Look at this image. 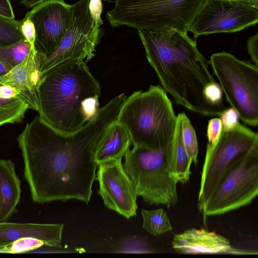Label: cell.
Segmentation results:
<instances>
[{"mask_svg": "<svg viewBox=\"0 0 258 258\" xmlns=\"http://www.w3.org/2000/svg\"><path fill=\"white\" fill-rule=\"evenodd\" d=\"M126 97L125 94L116 96L70 134L55 130L39 115L26 124L17 142L24 165V178L33 202H90L98 166L94 159L96 146L117 119Z\"/></svg>", "mask_w": 258, "mask_h": 258, "instance_id": "6da1fadb", "label": "cell"}, {"mask_svg": "<svg viewBox=\"0 0 258 258\" xmlns=\"http://www.w3.org/2000/svg\"><path fill=\"white\" fill-rule=\"evenodd\" d=\"M138 31L149 63L174 102L203 115L220 116L223 111L204 96L205 88L216 81L209 61L197 48V38L174 29Z\"/></svg>", "mask_w": 258, "mask_h": 258, "instance_id": "7a4b0ae2", "label": "cell"}, {"mask_svg": "<svg viewBox=\"0 0 258 258\" xmlns=\"http://www.w3.org/2000/svg\"><path fill=\"white\" fill-rule=\"evenodd\" d=\"M37 91L39 116L64 134L80 129L100 108V84L83 60L51 69L41 77Z\"/></svg>", "mask_w": 258, "mask_h": 258, "instance_id": "3957f363", "label": "cell"}, {"mask_svg": "<svg viewBox=\"0 0 258 258\" xmlns=\"http://www.w3.org/2000/svg\"><path fill=\"white\" fill-rule=\"evenodd\" d=\"M177 116L166 91L159 85L126 97L117 120L127 130L133 147L158 150L171 141Z\"/></svg>", "mask_w": 258, "mask_h": 258, "instance_id": "277c9868", "label": "cell"}, {"mask_svg": "<svg viewBox=\"0 0 258 258\" xmlns=\"http://www.w3.org/2000/svg\"><path fill=\"white\" fill-rule=\"evenodd\" d=\"M206 0H115L106 13L113 27L160 31L174 29L187 33Z\"/></svg>", "mask_w": 258, "mask_h": 258, "instance_id": "5b68a950", "label": "cell"}, {"mask_svg": "<svg viewBox=\"0 0 258 258\" xmlns=\"http://www.w3.org/2000/svg\"><path fill=\"white\" fill-rule=\"evenodd\" d=\"M170 150L171 142L158 150L133 147L124 156L123 167L133 182L137 196L148 204L170 208L178 201V182L168 167Z\"/></svg>", "mask_w": 258, "mask_h": 258, "instance_id": "8992f818", "label": "cell"}, {"mask_svg": "<svg viewBox=\"0 0 258 258\" xmlns=\"http://www.w3.org/2000/svg\"><path fill=\"white\" fill-rule=\"evenodd\" d=\"M227 101L245 123L258 124V68L230 53L217 52L209 60Z\"/></svg>", "mask_w": 258, "mask_h": 258, "instance_id": "52a82bcc", "label": "cell"}, {"mask_svg": "<svg viewBox=\"0 0 258 258\" xmlns=\"http://www.w3.org/2000/svg\"><path fill=\"white\" fill-rule=\"evenodd\" d=\"M258 194V145L230 165L201 213L204 217L220 215L245 206Z\"/></svg>", "mask_w": 258, "mask_h": 258, "instance_id": "ba28073f", "label": "cell"}, {"mask_svg": "<svg viewBox=\"0 0 258 258\" xmlns=\"http://www.w3.org/2000/svg\"><path fill=\"white\" fill-rule=\"evenodd\" d=\"M256 145L257 133L239 123L222 129L217 142L213 145L207 144L198 198L200 212L231 163Z\"/></svg>", "mask_w": 258, "mask_h": 258, "instance_id": "9c48e42d", "label": "cell"}, {"mask_svg": "<svg viewBox=\"0 0 258 258\" xmlns=\"http://www.w3.org/2000/svg\"><path fill=\"white\" fill-rule=\"evenodd\" d=\"M89 0H79L72 7L69 27L56 49L41 64V77L51 69L70 60H90L103 32L94 26L89 10Z\"/></svg>", "mask_w": 258, "mask_h": 258, "instance_id": "30bf717a", "label": "cell"}, {"mask_svg": "<svg viewBox=\"0 0 258 258\" xmlns=\"http://www.w3.org/2000/svg\"><path fill=\"white\" fill-rule=\"evenodd\" d=\"M258 9L247 0H206L189 31L200 36L233 33L256 25Z\"/></svg>", "mask_w": 258, "mask_h": 258, "instance_id": "8fae6325", "label": "cell"}, {"mask_svg": "<svg viewBox=\"0 0 258 258\" xmlns=\"http://www.w3.org/2000/svg\"><path fill=\"white\" fill-rule=\"evenodd\" d=\"M72 16V5L64 0H48L28 12L23 19L34 24L35 50L46 57L52 53L64 36Z\"/></svg>", "mask_w": 258, "mask_h": 258, "instance_id": "7c38bea8", "label": "cell"}, {"mask_svg": "<svg viewBox=\"0 0 258 258\" xmlns=\"http://www.w3.org/2000/svg\"><path fill=\"white\" fill-rule=\"evenodd\" d=\"M121 160L99 165L96 179L99 183L98 193L105 206L129 219L136 215L138 196Z\"/></svg>", "mask_w": 258, "mask_h": 258, "instance_id": "4fadbf2b", "label": "cell"}, {"mask_svg": "<svg viewBox=\"0 0 258 258\" xmlns=\"http://www.w3.org/2000/svg\"><path fill=\"white\" fill-rule=\"evenodd\" d=\"M47 57L31 48L28 55L7 74L0 75V85L16 88L30 109L39 110L37 86L41 78L40 68Z\"/></svg>", "mask_w": 258, "mask_h": 258, "instance_id": "5bb4252c", "label": "cell"}, {"mask_svg": "<svg viewBox=\"0 0 258 258\" xmlns=\"http://www.w3.org/2000/svg\"><path fill=\"white\" fill-rule=\"evenodd\" d=\"M171 243L172 248L180 253H234L228 239L203 228H191L176 234Z\"/></svg>", "mask_w": 258, "mask_h": 258, "instance_id": "9a60e30c", "label": "cell"}, {"mask_svg": "<svg viewBox=\"0 0 258 258\" xmlns=\"http://www.w3.org/2000/svg\"><path fill=\"white\" fill-rule=\"evenodd\" d=\"M62 224H39L0 222V246H8L24 237L42 241L45 245L60 247Z\"/></svg>", "mask_w": 258, "mask_h": 258, "instance_id": "2e32d148", "label": "cell"}, {"mask_svg": "<svg viewBox=\"0 0 258 258\" xmlns=\"http://www.w3.org/2000/svg\"><path fill=\"white\" fill-rule=\"evenodd\" d=\"M132 144L127 129L116 119L99 141L95 150V161L98 166L122 159L130 149Z\"/></svg>", "mask_w": 258, "mask_h": 258, "instance_id": "e0dca14e", "label": "cell"}, {"mask_svg": "<svg viewBox=\"0 0 258 258\" xmlns=\"http://www.w3.org/2000/svg\"><path fill=\"white\" fill-rule=\"evenodd\" d=\"M21 194V181L14 163L0 159V222L7 221L16 212Z\"/></svg>", "mask_w": 258, "mask_h": 258, "instance_id": "ac0fdd59", "label": "cell"}, {"mask_svg": "<svg viewBox=\"0 0 258 258\" xmlns=\"http://www.w3.org/2000/svg\"><path fill=\"white\" fill-rule=\"evenodd\" d=\"M192 162L183 144L181 115L179 113L177 116L174 133L171 142L168 163L170 175L177 182H187L189 180L191 174L190 166Z\"/></svg>", "mask_w": 258, "mask_h": 258, "instance_id": "d6986e66", "label": "cell"}, {"mask_svg": "<svg viewBox=\"0 0 258 258\" xmlns=\"http://www.w3.org/2000/svg\"><path fill=\"white\" fill-rule=\"evenodd\" d=\"M28 109L29 105L16 88L0 85V126L22 122Z\"/></svg>", "mask_w": 258, "mask_h": 258, "instance_id": "ffe728a7", "label": "cell"}, {"mask_svg": "<svg viewBox=\"0 0 258 258\" xmlns=\"http://www.w3.org/2000/svg\"><path fill=\"white\" fill-rule=\"evenodd\" d=\"M143 228L154 235H161L172 230L169 218L163 209L141 210Z\"/></svg>", "mask_w": 258, "mask_h": 258, "instance_id": "44dd1931", "label": "cell"}, {"mask_svg": "<svg viewBox=\"0 0 258 258\" xmlns=\"http://www.w3.org/2000/svg\"><path fill=\"white\" fill-rule=\"evenodd\" d=\"M31 48V45L26 40L0 46V60L10 70L28 55Z\"/></svg>", "mask_w": 258, "mask_h": 258, "instance_id": "7402d4cb", "label": "cell"}, {"mask_svg": "<svg viewBox=\"0 0 258 258\" xmlns=\"http://www.w3.org/2000/svg\"><path fill=\"white\" fill-rule=\"evenodd\" d=\"M22 20L9 19L0 15V46L26 40L22 33Z\"/></svg>", "mask_w": 258, "mask_h": 258, "instance_id": "603a6c76", "label": "cell"}, {"mask_svg": "<svg viewBox=\"0 0 258 258\" xmlns=\"http://www.w3.org/2000/svg\"><path fill=\"white\" fill-rule=\"evenodd\" d=\"M180 113L183 144L188 156L196 165L198 163L199 147L196 132L186 114L184 112Z\"/></svg>", "mask_w": 258, "mask_h": 258, "instance_id": "cb8c5ba5", "label": "cell"}, {"mask_svg": "<svg viewBox=\"0 0 258 258\" xmlns=\"http://www.w3.org/2000/svg\"><path fill=\"white\" fill-rule=\"evenodd\" d=\"M44 243L37 238L24 237L8 245L10 253H27L44 245Z\"/></svg>", "mask_w": 258, "mask_h": 258, "instance_id": "d4e9b609", "label": "cell"}, {"mask_svg": "<svg viewBox=\"0 0 258 258\" xmlns=\"http://www.w3.org/2000/svg\"><path fill=\"white\" fill-rule=\"evenodd\" d=\"M204 96L211 105L223 111L226 108L223 102V91L217 82L208 85L205 89Z\"/></svg>", "mask_w": 258, "mask_h": 258, "instance_id": "484cf974", "label": "cell"}, {"mask_svg": "<svg viewBox=\"0 0 258 258\" xmlns=\"http://www.w3.org/2000/svg\"><path fill=\"white\" fill-rule=\"evenodd\" d=\"M222 131V124L220 118H214L209 121L207 127L208 144L214 145L218 139Z\"/></svg>", "mask_w": 258, "mask_h": 258, "instance_id": "4316f807", "label": "cell"}, {"mask_svg": "<svg viewBox=\"0 0 258 258\" xmlns=\"http://www.w3.org/2000/svg\"><path fill=\"white\" fill-rule=\"evenodd\" d=\"M220 117L222 122V129L233 127L239 123L238 115L232 107L225 108Z\"/></svg>", "mask_w": 258, "mask_h": 258, "instance_id": "83f0119b", "label": "cell"}, {"mask_svg": "<svg viewBox=\"0 0 258 258\" xmlns=\"http://www.w3.org/2000/svg\"><path fill=\"white\" fill-rule=\"evenodd\" d=\"M102 0H89V10L94 26L100 27L103 24L101 18L103 11Z\"/></svg>", "mask_w": 258, "mask_h": 258, "instance_id": "f1b7e54d", "label": "cell"}, {"mask_svg": "<svg viewBox=\"0 0 258 258\" xmlns=\"http://www.w3.org/2000/svg\"><path fill=\"white\" fill-rule=\"evenodd\" d=\"M21 30L26 40L29 43L31 47L34 48L35 31L33 23L28 19L22 20Z\"/></svg>", "mask_w": 258, "mask_h": 258, "instance_id": "f546056e", "label": "cell"}, {"mask_svg": "<svg viewBox=\"0 0 258 258\" xmlns=\"http://www.w3.org/2000/svg\"><path fill=\"white\" fill-rule=\"evenodd\" d=\"M247 48L251 60L258 67V33L248 38Z\"/></svg>", "mask_w": 258, "mask_h": 258, "instance_id": "4dcf8cb0", "label": "cell"}, {"mask_svg": "<svg viewBox=\"0 0 258 258\" xmlns=\"http://www.w3.org/2000/svg\"><path fill=\"white\" fill-rule=\"evenodd\" d=\"M0 15L9 19H15L13 7L10 0H0Z\"/></svg>", "mask_w": 258, "mask_h": 258, "instance_id": "1f68e13d", "label": "cell"}, {"mask_svg": "<svg viewBox=\"0 0 258 258\" xmlns=\"http://www.w3.org/2000/svg\"><path fill=\"white\" fill-rule=\"evenodd\" d=\"M48 0H21V4L27 8H33L39 4Z\"/></svg>", "mask_w": 258, "mask_h": 258, "instance_id": "d6a6232c", "label": "cell"}, {"mask_svg": "<svg viewBox=\"0 0 258 258\" xmlns=\"http://www.w3.org/2000/svg\"><path fill=\"white\" fill-rule=\"evenodd\" d=\"M10 70L0 60V75L7 74Z\"/></svg>", "mask_w": 258, "mask_h": 258, "instance_id": "836d02e7", "label": "cell"}, {"mask_svg": "<svg viewBox=\"0 0 258 258\" xmlns=\"http://www.w3.org/2000/svg\"><path fill=\"white\" fill-rule=\"evenodd\" d=\"M0 253H10L8 247L7 246H0Z\"/></svg>", "mask_w": 258, "mask_h": 258, "instance_id": "e575fe53", "label": "cell"}, {"mask_svg": "<svg viewBox=\"0 0 258 258\" xmlns=\"http://www.w3.org/2000/svg\"><path fill=\"white\" fill-rule=\"evenodd\" d=\"M255 8L258 9V0H247Z\"/></svg>", "mask_w": 258, "mask_h": 258, "instance_id": "d590c367", "label": "cell"}, {"mask_svg": "<svg viewBox=\"0 0 258 258\" xmlns=\"http://www.w3.org/2000/svg\"><path fill=\"white\" fill-rule=\"evenodd\" d=\"M0 205H1V197H0Z\"/></svg>", "mask_w": 258, "mask_h": 258, "instance_id": "8d00e7d4", "label": "cell"}, {"mask_svg": "<svg viewBox=\"0 0 258 258\" xmlns=\"http://www.w3.org/2000/svg\"></svg>", "mask_w": 258, "mask_h": 258, "instance_id": "74e56055", "label": "cell"}]
</instances>
